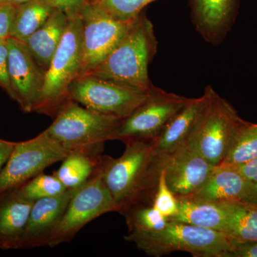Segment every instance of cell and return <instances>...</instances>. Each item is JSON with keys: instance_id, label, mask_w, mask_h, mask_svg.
Returning <instances> with one entry per match:
<instances>
[{"instance_id": "cell-1", "label": "cell", "mask_w": 257, "mask_h": 257, "mask_svg": "<svg viewBox=\"0 0 257 257\" xmlns=\"http://www.w3.org/2000/svg\"><path fill=\"white\" fill-rule=\"evenodd\" d=\"M124 144L121 157L101 155L99 164L101 179L121 215L135 204H152L165 161L155 152L154 140Z\"/></svg>"}, {"instance_id": "cell-2", "label": "cell", "mask_w": 257, "mask_h": 257, "mask_svg": "<svg viewBox=\"0 0 257 257\" xmlns=\"http://www.w3.org/2000/svg\"><path fill=\"white\" fill-rule=\"evenodd\" d=\"M157 50L153 25L143 12L131 22L117 46L87 74L139 92H150L154 84L149 77V66Z\"/></svg>"}, {"instance_id": "cell-3", "label": "cell", "mask_w": 257, "mask_h": 257, "mask_svg": "<svg viewBox=\"0 0 257 257\" xmlns=\"http://www.w3.org/2000/svg\"><path fill=\"white\" fill-rule=\"evenodd\" d=\"M147 256L160 257L174 251H186L194 257H226L233 247L225 233L186 223L169 221L160 231L126 235Z\"/></svg>"}, {"instance_id": "cell-4", "label": "cell", "mask_w": 257, "mask_h": 257, "mask_svg": "<svg viewBox=\"0 0 257 257\" xmlns=\"http://www.w3.org/2000/svg\"><path fill=\"white\" fill-rule=\"evenodd\" d=\"M82 57L80 15L68 18L63 37L45 72V83L34 112L55 118L69 101V89L78 77Z\"/></svg>"}, {"instance_id": "cell-5", "label": "cell", "mask_w": 257, "mask_h": 257, "mask_svg": "<svg viewBox=\"0 0 257 257\" xmlns=\"http://www.w3.org/2000/svg\"><path fill=\"white\" fill-rule=\"evenodd\" d=\"M122 121L70 100L61 108L52 124L45 131L69 152H103L104 143L111 140L113 133Z\"/></svg>"}, {"instance_id": "cell-6", "label": "cell", "mask_w": 257, "mask_h": 257, "mask_svg": "<svg viewBox=\"0 0 257 257\" xmlns=\"http://www.w3.org/2000/svg\"><path fill=\"white\" fill-rule=\"evenodd\" d=\"M209 97L187 145H190L211 165L219 166L246 121L211 86Z\"/></svg>"}, {"instance_id": "cell-7", "label": "cell", "mask_w": 257, "mask_h": 257, "mask_svg": "<svg viewBox=\"0 0 257 257\" xmlns=\"http://www.w3.org/2000/svg\"><path fill=\"white\" fill-rule=\"evenodd\" d=\"M117 212V207L97 170L69 201L60 224L47 243L55 248L69 243L82 228L103 214Z\"/></svg>"}, {"instance_id": "cell-8", "label": "cell", "mask_w": 257, "mask_h": 257, "mask_svg": "<svg viewBox=\"0 0 257 257\" xmlns=\"http://www.w3.org/2000/svg\"><path fill=\"white\" fill-rule=\"evenodd\" d=\"M69 153L45 131L31 140L17 143L0 171V193L26 183L47 167L62 162Z\"/></svg>"}, {"instance_id": "cell-9", "label": "cell", "mask_w": 257, "mask_h": 257, "mask_svg": "<svg viewBox=\"0 0 257 257\" xmlns=\"http://www.w3.org/2000/svg\"><path fill=\"white\" fill-rule=\"evenodd\" d=\"M189 99L154 86L146 100L115 130L111 140H155Z\"/></svg>"}, {"instance_id": "cell-10", "label": "cell", "mask_w": 257, "mask_h": 257, "mask_svg": "<svg viewBox=\"0 0 257 257\" xmlns=\"http://www.w3.org/2000/svg\"><path fill=\"white\" fill-rule=\"evenodd\" d=\"M149 93L128 89L90 74L77 77L69 89L72 100L90 110L122 119L146 100Z\"/></svg>"}, {"instance_id": "cell-11", "label": "cell", "mask_w": 257, "mask_h": 257, "mask_svg": "<svg viewBox=\"0 0 257 257\" xmlns=\"http://www.w3.org/2000/svg\"><path fill=\"white\" fill-rule=\"evenodd\" d=\"M79 15L82 25V57L78 77L89 74L105 60L133 21L113 18L90 3L84 7Z\"/></svg>"}, {"instance_id": "cell-12", "label": "cell", "mask_w": 257, "mask_h": 257, "mask_svg": "<svg viewBox=\"0 0 257 257\" xmlns=\"http://www.w3.org/2000/svg\"><path fill=\"white\" fill-rule=\"evenodd\" d=\"M11 99L24 112H34L45 83V72L23 42L7 39Z\"/></svg>"}, {"instance_id": "cell-13", "label": "cell", "mask_w": 257, "mask_h": 257, "mask_svg": "<svg viewBox=\"0 0 257 257\" xmlns=\"http://www.w3.org/2000/svg\"><path fill=\"white\" fill-rule=\"evenodd\" d=\"M216 167L186 145L166 157L162 170L170 190L177 197H186L199 190Z\"/></svg>"}, {"instance_id": "cell-14", "label": "cell", "mask_w": 257, "mask_h": 257, "mask_svg": "<svg viewBox=\"0 0 257 257\" xmlns=\"http://www.w3.org/2000/svg\"><path fill=\"white\" fill-rule=\"evenodd\" d=\"M193 25L204 41L222 43L239 13V0H189Z\"/></svg>"}, {"instance_id": "cell-15", "label": "cell", "mask_w": 257, "mask_h": 257, "mask_svg": "<svg viewBox=\"0 0 257 257\" xmlns=\"http://www.w3.org/2000/svg\"><path fill=\"white\" fill-rule=\"evenodd\" d=\"M79 187L68 189L55 197L35 201L20 241V249L47 246L63 217L69 201Z\"/></svg>"}, {"instance_id": "cell-16", "label": "cell", "mask_w": 257, "mask_h": 257, "mask_svg": "<svg viewBox=\"0 0 257 257\" xmlns=\"http://www.w3.org/2000/svg\"><path fill=\"white\" fill-rule=\"evenodd\" d=\"M208 97L207 86L200 97L189 98L187 104L165 125L154 140L155 151L160 158L165 159L187 145L207 104Z\"/></svg>"}, {"instance_id": "cell-17", "label": "cell", "mask_w": 257, "mask_h": 257, "mask_svg": "<svg viewBox=\"0 0 257 257\" xmlns=\"http://www.w3.org/2000/svg\"><path fill=\"white\" fill-rule=\"evenodd\" d=\"M34 203L18 187L0 193V249H20Z\"/></svg>"}, {"instance_id": "cell-18", "label": "cell", "mask_w": 257, "mask_h": 257, "mask_svg": "<svg viewBox=\"0 0 257 257\" xmlns=\"http://www.w3.org/2000/svg\"><path fill=\"white\" fill-rule=\"evenodd\" d=\"M68 23L63 12L54 10L46 23L24 42L38 65L46 72Z\"/></svg>"}, {"instance_id": "cell-19", "label": "cell", "mask_w": 257, "mask_h": 257, "mask_svg": "<svg viewBox=\"0 0 257 257\" xmlns=\"http://www.w3.org/2000/svg\"><path fill=\"white\" fill-rule=\"evenodd\" d=\"M247 182L234 166H216L204 185L186 197L217 203L241 199Z\"/></svg>"}, {"instance_id": "cell-20", "label": "cell", "mask_w": 257, "mask_h": 257, "mask_svg": "<svg viewBox=\"0 0 257 257\" xmlns=\"http://www.w3.org/2000/svg\"><path fill=\"white\" fill-rule=\"evenodd\" d=\"M177 197L179 202L178 213L170 221L226 232V212L221 203L188 197Z\"/></svg>"}, {"instance_id": "cell-21", "label": "cell", "mask_w": 257, "mask_h": 257, "mask_svg": "<svg viewBox=\"0 0 257 257\" xmlns=\"http://www.w3.org/2000/svg\"><path fill=\"white\" fill-rule=\"evenodd\" d=\"M221 203L226 212V234L232 241H257V206L241 200Z\"/></svg>"}, {"instance_id": "cell-22", "label": "cell", "mask_w": 257, "mask_h": 257, "mask_svg": "<svg viewBox=\"0 0 257 257\" xmlns=\"http://www.w3.org/2000/svg\"><path fill=\"white\" fill-rule=\"evenodd\" d=\"M102 152L77 150L70 152L62 160L60 168L54 172L67 189L77 188L95 173Z\"/></svg>"}, {"instance_id": "cell-23", "label": "cell", "mask_w": 257, "mask_h": 257, "mask_svg": "<svg viewBox=\"0 0 257 257\" xmlns=\"http://www.w3.org/2000/svg\"><path fill=\"white\" fill-rule=\"evenodd\" d=\"M55 10L46 0H32L17 5L10 37L25 42L46 23Z\"/></svg>"}, {"instance_id": "cell-24", "label": "cell", "mask_w": 257, "mask_h": 257, "mask_svg": "<svg viewBox=\"0 0 257 257\" xmlns=\"http://www.w3.org/2000/svg\"><path fill=\"white\" fill-rule=\"evenodd\" d=\"M128 226V235L155 232L165 228L169 220L152 204L141 203L128 208L122 214Z\"/></svg>"}, {"instance_id": "cell-25", "label": "cell", "mask_w": 257, "mask_h": 257, "mask_svg": "<svg viewBox=\"0 0 257 257\" xmlns=\"http://www.w3.org/2000/svg\"><path fill=\"white\" fill-rule=\"evenodd\" d=\"M256 156L257 124L246 121L221 165H241Z\"/></svg>"}, {"instance_id": "cell-26", "label": "cell", "mask_w": 257, "mask_h": 257, "mask_svg": "<svg viewBox=\"0 0 257 257\" xmlns=\"http://www.w3.org/2000/svg\"><path fill=\"white\" fill-rule=\"evenodd\" d=\"M18 188L24 197L33 202L44 198L55 197L68 189L55 175H45L43 172Z\"/></svg>"}, {"instance_id": "cell-27", "label": "cell", "mask_w": 257, "mask_h": 257, "mask_svg": "<svg viewBox=\"0 0 257 257\" xmlns=\"http://www.w3.org/2000/svg\"><path fill=\"white\" fill-rule=\"evenodd\" d=\"M157 0H89L113 18L130 21L143 13L144 8Z\"/></svg>"}, {"instance_id": "cell-28", "label": "cell", "mask_w": 257, "mask_h": 257, "mask_svg": "<svg viewBox=\"0 0 257 257\" xmlns=\"http://www.w3.org/2000/svg\"><path fill=\"white\" fill-rule=\"evenodd\" d=\"M152 205L169 221L173 219L178 213V199L166 183L165 175L162 170L161 171L158 185Z\"/></svg>"}, {"instance_id": "cell-29", "label": "cell", "mask_w": 257, "mask_h": 257, "mask_svg": "<svg viewBox=\"0 0 257 257\" xmlns=\"http://www.w3.org/2000/svg\"><path fill=\"white\" fill-rule=\"evenodd\" d=\"M16 6L3 2L0 4V40L9 38Z\"/></svg>"}, {"instance_id": "cell-30", "label": "cell", "mask_w": 257, "mask_h": 257, "mask_svg": "<svg viewBox=\"0 0 257 257\" xmlns=\"http://www.w3.org/2000/svg\"><path fill=\"white\" fill-rule=\"evenodd\" d=\"M0 87L12 97L9 72H8V48L6 40H0Z\"/></svg>"}, {"instance_id": "cell-31", "label": "cell", "mask_w": 257, "mask_h": 257, "mask_svg": "<svg viewBox=\"0 0 257 257\" xmlns=\"http://www.w3.org/2000/svg\"><path fill=\"white\" fill-rule=\"evenodd\" d=\"M56 10H61L68 18L79 15L89 0H46Z\"/></svg>"}, {"instance_id": "cell-32", "label": "cell", "mask_w": 257, "mask_h": 257, "mask_svg": "<svg viewBox=\"0 0 257 257\" xmlns=\"http://www.w3.org/2000/svg\"><path fill=\"white\" fill-rule=\"evenodd\" d=\"M232 241V249L226 257H257V241Z\"/></svg>"}, {"instance_id": "cell-33", "label": "cell", "mask_w": 257, "mask_h": 257, "mask_svg": "<svg viewBox=\"0 0 257 257\" xmlns=\"http://www.w3.org/2000/svg\"><path fill=\"white\" fill-rule=\"evenodd\" d=\"M234 167L247 182L257 183V156L243 165Z\"/></svg>"}, {"instance_id": "cell-34", "label": "cell", "mask_w": 257, "mask_h": 257, "mask_svg": "<svg viewBox=\"0 0 257 257\" xmlns=\"http://www.w3.org/2000/svg\"><path fill=\"white\" fill-rule=\"evenodd\" d=\"M17 143L0 138V171L8 162Z\"/></svg>"}, {"instance_id": "cell-35", "label": "cell", "mask_w": 257, "mask_h": 257, "mask_svg": "<svg viewBox=\"0 0 257 257\" xmlns=\"http://www.w3.org/2000/svg\"><path fill=\"white\" fill-rule=\"evenodd\" d=\"M241 200L257 206V183L247 182Z\"/></svg>"}, {"instance_id": "cell-36", "label": "cell", "mask_w": 257, "mask_h": 257, "mask_svg": "<svg viewBox=\"0 0 257 257\" xmlns=\"http://www.w3.org/2000/svg\"><path fill=\"white\" fill-rule=\"evenodd\" d=\"M32 1V0H4L5 3H10V4L17 5L23 4V3H28V2Z\"/></svg>"}, {"instance_id": "cell-37", "label": "cell", "mask_w": 257, "mask_h": 257, "mask_svg": "<svg viewBox=\"0 0 257 257\" xmlns=\"http://www.w3.org/2000/svg\"><path fill=\"white\" fill-rule=\"evenodd\" d=\"M3 2H4V0H0V4H1V3H3Z\"/></svg>"}]
</instances>
